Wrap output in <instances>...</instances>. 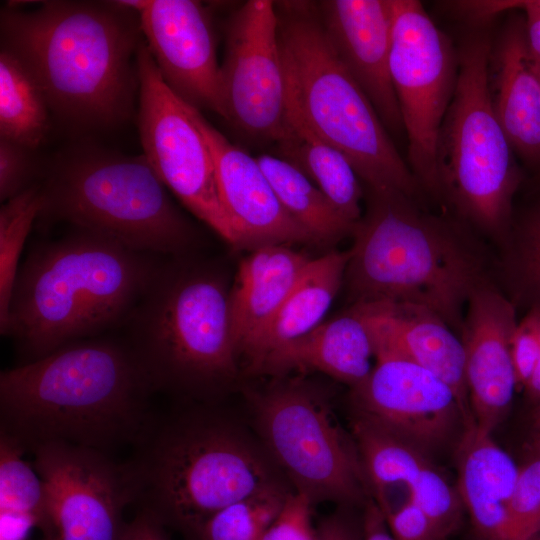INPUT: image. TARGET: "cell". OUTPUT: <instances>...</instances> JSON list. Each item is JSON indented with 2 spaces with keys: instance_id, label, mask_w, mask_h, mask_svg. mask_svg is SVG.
<instances>
[{
  "instance_id": "obj_1",
  "label": "cell",
  "mask_w": 540,
  "mask_h": 540,
  "mask_svg": "<svg viewBox=\"0 0 540 540\" xmlns=\"http://www.w3.org/2000/svg\"><path fill=\"white\" fill-rule=\"evenodd\" d=\"M156 393L128 341H75L1 372V433L24 451L62 442L109 454L141 438Z\"/></svg>"
},
{
  "instance_id": "obj_2",
  "label": "cell",
  "mask_w": 540,
  "mask_h": 540,
  "mask_svg": "<svg viewBox=\"0 0 540 540\" xmlns=\"http://www.w3.org/2000/svg\"><path fill=\"white\" fill-rule=\"evenodd\" d=\"M0 24L1 47L26 66L59 121L99 130L131 117L143 40L134 10L118 1H44L2 9Z\"/></svg>"
},
{
  "instance_id": "obj_3",
  "label": "cell",
  "mask_w": 540,
  "mask_h": 540,
  "mask_svg": "<svg viewBox=\"0 0 540 540\" xmlns=\"http://www.w3.org/2000/svg\"><path fill=\"white\" fill-rule=\"evenodd\" d=\"M352 235L344 283L353 304L424 307L460 333L470 296L493 283L471 228L403 193L367 188Z\"/></svg>"
},
{
  "instance_id": "obj_4",
  "label": "cell",
  "mask_w": 540,
  "mask_h": 540,
  "mask_svg": "<svg viewBox=\"0 0 540 540\" xmlns=\"http://www.w3.org/2000/svg\"><path fill=\"white\" fill-rule=\"evenodd\" d=\"M161 262L76 229L37 245L20 265L4 336L32 361L126 324Z\"/></svg>"
},
{
  "instance_id": "obj_5",
  "label": "cell",
  "mask_w": 540,
  "mask_h": 540,
  "mask_svg": "<svg viewBox=\"0 0 540 540\" xmlns=\"http://www.w3.org/2000/svg\"><path fill=\"white\" fill-rule=\"evenodd\" d=\"M126 466L133 503L199 539L215 513L279 484L260 453L227 419L196 411L153 421Z\"/></svg>"
},
{
  "instance_id": "obj_6",
  "label": "cell",
  "mask_w": 540,
  "mask_h": 540,
  "mask_svg": "<svg viewBox=\"0 0 540 540\" xmlns=\"http://www.w3.org/2000/svg\"><path fill=\"white\" fill-rule=\"evenodd\" d=\"M286 92L310 127L349 160L367 188L425 194L372 103L339 59L316 2L277 1Z\"/></svg>"
},
{
  "instance_id": "obj_7",
  "label": "cell",
  "mask_w": 540,
  "mask_h": 540,
  "mask_svg": "<svg viewBox=\"0 0 540 540\" xmlns=\"http://www.w3.org/2000/svg\"><path fill=\"white\" fill-rule=\"evenodd\" d=\"M181 257L161 262L126 322L128 342L156 392L208 398L238 373L230 288L216 269Z\"/></svg>"
},
{
  "instance_id": "obj_8",
  "label": "cell",
  "mask_w": 540,
  "mask_h": 540,
  "mask_svg": "<svg viewBox=\"0 0 540 540\" xmlns=\"http://www.w3.org/2000/svg\"><path fill=\"white\" fill-rule=\"evenodd\" d=\"M40 188L39 216L131 250L180 257L196 244L195 227L143 154L75 146L54 160Z\"/></svg>"
},
{
  "instance_id": "obj_9",
  "label": "cell",
  "mask_w": 540,
  "mask_h": 540,
  "mask_svg": "<svg viewBox=\"0 0 540 540\" xmlns=\"http://www.w3.org/2000/svg\"><path fill=\"white\" fill-rule=\"evenodd\" d=\"M491 40L488 26L479 25L457 46V85L437 138L436 169L440 204L502 245L513 223L520 174L489 99Z\"/></svg>"
},
{
  "instance_id": "obj_10",
  "label": "cell",
  "mask_w": 540,
  "mask_h": 540,
  "mask_svg": "<svg viewBox=\"0 0 540 540\" xmlns=\"http://www.w3.org/2000/svg\"><path fill=\"white\" fill-rule=\"evenodd\" d=\"M262 436L296 491L312 503L367 502L357 448L333 422L323 398L301 382H284L254 396Z\"/></svg>"
},
{
  "instance_id": "obj_11",
  "label": "cell",
  "mask_w": 540,
  "mask_h": 540,
  "mask_svg": "<svg viewBox=\"0 0 540 540\" xmlns=\"http://www.w3.org/2000/svg\"><path fill=\"white\" fill-rule=\"evenodd\" d=\"M390 75L407 138V163L441 203L436 144L458 79V51L417 0H392Z\"/></svg>"
},
{
  "instance_id": "obj_12",
  "label": "cell",
  "mask_w": 540,
  "mask_h": 540,
  "mask_svg": "<svg viewBox=\"0 0 540 540\" xmlns=\"http://www.w3.org/2000/svg\"><path fill=\"white\" fill-rule=\"evenodd\" d=\"M138 131L143 155L160 180L196 217L234 247L222 206L213 159L186 104L163 80L144 41L136 55Z\"/></svg>"
},
{
  "instance_id": "obj_13",
  "label": "cell",
  "mask_w": 540,
  "mask_h": 540,
  "mask_svg": "<svg viewBox=\"0 0 540 540\" xmlns=\"http://www.w3.org/2000/svg\"><path fill=\"white\" fill-rule=\"evenodd\" d=\"M220 71L223 118L251 141L275 144L286 84L274 1L249 0L230 16Z\"/></svg>"
},
{
  "instance_id": "obj_14",
  "label": "cell",
  "mask_w": 540,
  "mask_h": 540,
  "mask_svg": "<svg viewBox=\"0 0 540 540\" xmlns=\"http://www.w3.org/2000/svg\"><path fill=\"white\" fill-rule=\"evenodd\" d=\"M57 540H119L122 514L133 503L124 463L109 454L51 442L33 451Z\"/></svg>"
},
{
  "instance_id": "obj_15",
  "label": "cell",
  "mask_w": 540,
  "mask_h": 540,
  "mask_svg": "<svg viewBox=\"0 0 540 540\" xmlns=\"http://www.w3.org/2000/svg\"><path fill=\"white\" fill-rule=\"evenodd\" d=\"M353 397L359 416L427 456L473 421L441 378L402 358H377L367 378L353 388Z\"/></svg>"
},
{
  "instance_id": "obj_16",
  "label": "cell",
  "mask_w": 540,
  "mask_h": 540,
  "mask_svg": "<svg viewBox=\"0 0 540 540\" xmlns=\"http://www.w3.org/2000/svg\"><path fill=\"white\" fill-rule=\"evenodd\" d=\"M139 18L143 39L173 93L223 118L221 71L209 11L194 0H121Z\"/></svg>"
},
{
  "instance_id": "obj_17",
  "label": "cell",
  "mask_w": 540,
  "mask_h": 540,
  "mask_svg": "<svg viewBox=\"0 0 540 540\" xmlns=\"http://www.w3.org/2000/svg\"><path fill=\"white\" fill-rule=\"evenodd\" d=\"M186 110L210 150L234 248L253 251L268 245L316 244L283 208L256 158L230 142L201 111L187 104Z\"/></svg>"
},
{
  "instance_id": "obj_18",
  "label": "cell",
  "mask_w": 540,
  "mask_h": 540,
  "mask_svg": "<svg viewBox=\"0 0 540 540\" xmlns=\"http://www.w3.org/2000/svg\"><path fill=\"white\" fill-rule=\"evenodd\" d=\"M518 325L516 306L494 283L470 296L460 331L472 418L492 432L507 414L516 376L511 340Z\"/></svg>"
},
{
  "instance_id": "obj_19",
  "label": "cell",
  "mask_w": 540,
  "mask_h": 540,
  "mask_svg": "<svg viewBox=\"0 0 540 540\" xmlns=\"http://www.w3.org/2000/svg\"><path fill=\"white\" fill-rule=\"evenodd\" d=\"M339 59L366 94L387 131L405 134L390 75L392 0L316 2Z\"/></svg>"
},
{
  "instance_id": "obj_20",
  "label": "cell",
  "mask_w": 540,
  "mask_h": 540,
  "mask_svg": "<svg viewBox=\"0 0 540 540\" xmlns=\"http://www.w3.org/2000/svg\"><path fill=\"white\" fill-rule=\"evenodd\" d=\"M487 87L514 152L540 170V61L529 47L525 18L509 17L492 37Z\"/></svg>"
},
{
  "instance_id": "obj_21",
  "label": "cell",
  "mask_w": 540,
  "mask_h": 540,
  "mask_svg": "<svg viewBox=\"0 0 540 540\" xmlns=\"http://www.w3.org/2000/svg\"><path fill=\"white\" fill-rule=\"evenodd\" d=\"M363 310L376 359L409 360L441 378L472 418L461 339L432 311L410 304L357 303Z\"/></svg>"
},
{
  "instance_id": "obj_22",
  "label": "cell",
  "mask_w": 540,
  "mask_h": 540,
  "mask_svg": "<svg viewBox=\"0 0 540 540\" xmlns=\"http://www.w3.org/2000/svg\"><path fill=\"white\" fill-rule=\"evenodd\" d=\"M310 260L286 245L257 248L242 260L229 290L231 335L238 359L247 358Z\"/></svg>"
},
{
  "instance_id": "obj_23",
  "label": "cell",
  "mask_w": 540,
  "mask_h": 540,
  "mask_svg": "<svg viewBox=\"0 0 540 540\" xmlns=\"http://www.w3.org/2000/svg\"><path fill=\"white\" fill-rule=\"evenodd\" d=\"M373 356L366 316L358 304H352L349 310L271 352L255 372L279 375L315 370L354 388L370 374Z\"/></svg>"
},
{
  "instance_id": "obj_24",
  "label": "cell",
  "mask_w": 540,
  "mask_h": 540,
  "mask_svg": "<svg viewBox=\"0 0 540 540\" xmlns=\"http://www.w3.org/2000/svg\"><path fill=\"white\" fill-rule=\"evenodd\" d=\"M457 490L477 534L506 540L508 506L519 468L492 432L468 423L456 449Z\"/></svg>"
},
{
  "instance_id": "obj_25",
  "label": "cell",
  "mask_w": 540,
  "mask_h": 540,
  "mask_svg": "<svg viewBox=\"0 0 540 540\" xmlns=\"http://www.w3.org/2000/svg\"><path fill=\"white\" fill-rule=\"evenodd\" d=\"M274 145L276 156L312 181L342 217L353 224L360 220L364 192L359 176L342 152L316 134L287 92L282 133Z\"/></svg>"
},
{
  "instance_id": "obj_26",
  "label": "cell",
  "mask_w": 540,
  "mask_h": 540,
  "mask_svg": "<svg viewBox=\"0 0 540 540\" xmlns=\"http://www.w3.org/2000/svg\"><path fill=\"white\" fill-rule=\"evenodd\" d=\"M349 251L311 259L275 317L247 356L256 371L277 348L309 333L328 312L344 283Z\"/></svg>"
},
{
  "instance_id": "obj_27",
  "label": "cell",
  "mask_w": 540,
  "mask_h": 540,
  "mask_svg": "<svg viewBox=\"0 0 540 540\" xmlns=\"http://www.w3.org/2000/svg\"><path fill=\"white\" fill-rule=\"evenodd\" d=\"M353 437L370 499L383 515L409 500V485L428 464L429 457L396 434L359 415Z\"/></svg>"
},
{
  "instance_id": "obj_28",
  "label": "cell",
  "mask_w": 540,
  "mask_h": 540,
  "mask_svg": "<svg viewBox=\"0 0 540 540\" xmlns=\"http://www.w3.org/2000/svg\"><path fill=\"white\" fill-rule=\"evenodd\" d=\"M255 158L283 208L316 244H334L352 234L356 224L342 217L302 172L276 155L262 153Z\"/></svg>"
},
{
  "instance_id": "obj_29",
  "label": "cell",
  "mask_w": 540,
  "mask_h": 540,
  "mask_svg": "<svg viewBox=\"0 0 540 540\" xmlns=\"http://www.w3.org/2000/svg\"><path fill=\"white\" fill-rule=\"evenodd\" d=\"M46 98L21 60L0 50V138L35 150L49 130Z\"/></svg>"
},
{
  "instance_id": "obj_30",
  "label": "cell",
  "mask_w": 540,
  "mask_h": 540,
  "mask_svg": "<svg viewBox=\"0 0 540 540\" xmlns=\"http://www.w3.org/2000/svg\"><path fill=\"white\" fill-rule=\"evenodd\" d=\"M503 247L501 272L515 304L540 311V203L513 221Z\"/></svg>"
},
{
  "instance_id": "obj_31",
  "label": "cell",
  "mask_w": 540,
  "mask_h": 540,
  "mask_svg": "<svg viewBox=\"0 0 540 540\" xmlns=\"http://www.w3.org/2000/svg\"><path fill=\"white\" fill-rule=\"evenodd\" d=\"M23 448L11 437L0 436V515L19 516L32 520L45 531L51 523L45 485L22 458Z\"/></svg>"
},
{
  "instance_id": "obj_32",
  "label": "cell",
  "mask_w": 540,
  "mask_h": 540,
  "mask_svg": "<svg viewBox=\"0 0 540 540\" xmlns=\"http://www.w3.org/2000/svg\"><path fill=\"white\" fill-rule=\"evenodd\" d=\"M42 209L40 184L35 183L2 203L0 209V332L4 336L10 301L26 239Z\"/></svg>"
},
{
  "instance_id": "obj_33",
  "label": "cell",
  "mask_w": 540,
  "mask_h": 540,
  "mask_svg": "<svg viewBox=\"0 0 540 540\" xmlns=\"http://www.w3.org/2000/svg\"><path fill=\"white\" fill-rule=\"evenodd\" d=\"M288 493L279 485L266 487L215 513L201 529L200 540H261Z\"/></svg>"
},
{
  "instance_id": "obj_34",
  "label": "cell",
  "mask_w": 540,
  "mask_h": 540,
  "mask_svg": "<svg viewBox=\"0 0 540 540\" xmlns=\"http://www.w3.org/2000/svg\"><path fill=\"white\" fill-rule=\"evenodd\" d=\"M409 500L426 515L442 540L458 528L465 510L457 487L431 463L410 483Z\"/></svg>"
},
{
  "instance_id": "obj_35",
  "label": "cell",
  "mask_w": 540,
  "mask_h": 540,
  "mask_svg": "<svg viewBox=\"0 0 540 540\" xmlns=\"http://www.w3.org/2000/svg\"><path fill=\"white\" fill-rule=\"evenodd\" d=\"M540 532V455L521 468L508 506L506 540H532Z\"/></svg>"
},
{
  "instance_id": "obj_36",
  "label": "cell",
  "mask_w": 540,
  "mask_h": 540,
  "mask_svg": "<svg viewBox=\"0 0 540 540\" xmlns=\"http://www.w3.org/2000/svg\"><path fill=\"white\" fill-rule=\"evenodd\" d=\"M33 149L0 138V200L2 203L35 184L38 164Z\"/></svg>"
},
{
  "instance_id": "obj_37",
  "label": "cell",
  "mask_w": 540,
  "mask_h": 540,
  "mask_svg": "<svg viewBox=\"0 0 540 540\" xmlns=\"http://www.w3.org/2000/svg\"><path fill=\"white\" fill-rule=\"evenodd\" d=\"M312 501L303 493H288L282 508L261 540H318L312 526Z\"/></svg>"
},
{
  "instance_id": "obj_38",
  "label": "cell",
  "mask_w": 540,
  "mask_h": 540,
  "mask_svg": "<svg viewBox=\"0 0 540 540\" xmlns=\"http://www.w3.org/2000/svg\"><path fill=\"white\" fill-rule=\"evenodd\" d=\"M384 518L394 540H442L430 520L410 500Z\"/></svg>"
},
{
  "instance_id": "obj_39",
  "label": "cell",
  "mask_w": 540,
  "mask_h": 540,
  "mask_svg": "<svg viewBox=\"0 0 540 540\" xmlns=\"http://www.w3.org/2000/svg\"><path fill=\"white\" fill-rule=\"evenodd\" d=\"M539 352L538 336L525 315L518 322L511 340V357L517 384L527 385L535 370Z\"/></svg>"
},
{
  "instance_id": "obj_40",
  "label": "cell",
  "mask_w": 540,
  "mask_h": 540,
  "mask_svg": "<svg viewBox=\"0 0 540 540\" xmlns=\"http://www.w3.org/2000/svg\"><path fill=\"white\" fill-rule=\"evenodd\" d=\"M498 13L522 9L525 12V28L529 47L535 57L540 61V6L534 0H508L496 1Z\"/></svg>"
},
{
  "instance_id": "obj_41",
  "label": "cell",
  "mask_w": 540,
  "mask_h": 540,
  "mask_svg": "<svg viewBox=\"0 0 540 540\" xmlns=\"http://www.w3.org/2000/svg\"><path fill=\"white\" fill-rule=\"evenodd\" d=\"M164 526L153 515L140 511L126 523L119 540H169Z\"/></svg>"
},
{
  "instance_id": "obj_42",
  "label": "cell",
  "mask_w": 540,
  "mask_h": 540,
  "mask_svg": "<svg viewBox=\"0 0 540 540\" xmlns=\"http://www.w3.org/2000/svg\"><path fill=\"white\" fill-rule=\"evenodd\" d=\"M317 537L318 540H362V525L359 529L349 515L339 511L320 523Z\"/></svg>"
},
{
  "instance_id": "obj_43",
  "label": "cell",
  "mask_w": 540,
  "mask_h": 540,
  "mask_svg": "<svg viewBox=\"0 0 540 540\" xmlns=\"http://www.w3.org/2000/svg\"><path fill=\"white\" fill-rule=\"evenodd\" d=\"M362 540H394L384 515L370 498L366 502L362 522Z\"/></svg>"
},
{
  "instance_id": "obj_44",
  "label": "cell",
  "mask_w": 540,
  "mask_h": 540,
  "mask_svg": "<svg viewBox=\"0 0 540 540\" xmlns=\"http://www.w3.org/2000/svg\"><path fill=\"white\" fill-rule=\"evenodd\" d=\"M526 316L530 320L540 344V311L537 309H530L527 311ZM525 387L533 397L540 398V352L535 370Z\"/></svg>"
},
{
  "instance_id": "obj_45",
  "label": "cell",
  "mask_w": 540,
  "mask_h": 540,
  "mask_svg": "<svg viewBox=\"0 0 540 540\" xmlns=\"http://www.w3.org/2000/svg\"><path fill=\"white\" fill-rule=\"evenodd\" d=\"M532 540H540V532Z\"/></svg>"
},
{
  "instance_id": "obj_46",
  "label": "cell",
  "mask_w": 540,
  "mask_h": 540,
  "mask_svg": "<svg viewBox=\"0 0 540 540\" xmlns=\"http://www.w3.org/2000/svg\"><path fill=\"white\" fill-rule=\"evenodd\" d=\"M534 1L538 6H540V0H534Z\"/></svg>"
},
{
  "instance_id": "obj_47",
  "label": "cell",
  "mask_w": 540,
  "mask_h": 540,
  "mask_svg": "<svg viewBox=\"0 0 540 540\" xmlns=\"http://www.w3.org/2000/svg\"><path fill=\"white\" fill-rule=\"evenodd\" d=\"M52 540H57V539H52Z\"/></svg>"
}]
</instances>
